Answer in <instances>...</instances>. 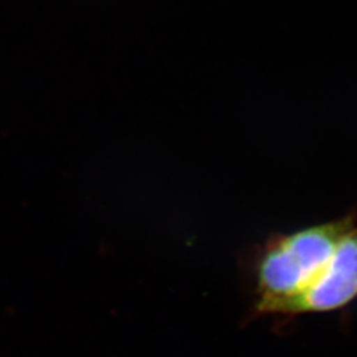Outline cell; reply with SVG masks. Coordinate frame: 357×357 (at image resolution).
Wrapping results in <instances>:
<instances>
[{
	"label": "cell",
	"instance_id": "2",
	"mask_svg": "<svg viewBox=\"0 0 357 357\" xmlns=\"http://www.w3.org/2000/svg\"><path fill=\"white\" fill-rule=\"evenodd\" d=\"M357 298V224L337 243L327 266L281 315L323 314L342 310Z\"/></svg>",
	"mask_w": 357,
	"mask_h": 357
},
{
	"label": "cell",
	"instance_id": "1",
	"mask_svg": "<svg viewBox=\"0 0 357 357\" xmlns=\"http://www.w3.org/2000/svg\"><path fill=\"white\" fill-rule=\"evenodd\" d=\"M356 224V215H347L270 237L253 264L255 314L281 315L317 281L340 238Z\"/></svg>",
	"mask_w": 357,
	"mask_h": 357
}]
</instances>
